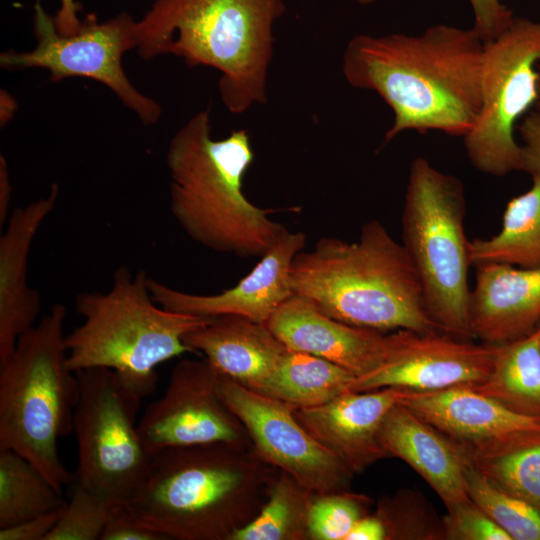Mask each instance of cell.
<instances>
[{
    "instance_id": "cell-25",
    "label": "cell",
    "mask_w": 540,
    "mask_h": 540,
    "mask_svg": "<svg viewBox=\"0 0 540 540\" xmlns=\"http://www.w3.org/2000/svg\"><path fill=\"white\" fill-rule=\"evenodd\" d=\"M355 375L324 358L288 350L262 394L295 408L325 404L347 391Z\"/></svg>"
},
{
    "instance_id": "cell-22",
    "label": "cell",
    "mask_w": 540,
    "mask_h": 540,
    "mask_svg": "<svg viewBox=\"0 0 540 540\" xmlns=\"http://www.w3.org/2000/svg\"><path fill=\"white\" fill-rule=\"evenodd\" d=\"M191 352H199L220 373L263 393L285 345L261 323L238 316H220L183 336Z\"/></svg>"
},
{
    "instance_id": "cell-30",
    "label": "cell",
    "mask_w": 540,
    "mask_h": 540,
    "mask_svg": "<svg viewBox=\"0 0 540 540\" xmlns=\"http://www.w3.org/2000/svg\"><path fill=\"white\" fill-rule=\"evenodd\" d=\"M375 514L384 524L386 540L445 539L442 518L413 490L402 489L382 497Z\"/></svg>"
},
{
    "instance_id": "cell-18",
    "label": "cell",
    "mask_w": 540,
    "mask_h": 540,
    "mask_svg": "<svg viewBox=\"0 0 540 540\" xmlns=\"http://www.w3.org/2000/svg\"><path fill=\"white\" fill-rule=\"evenodd\" d=\"M266 326L288 350L329 360L355 377L377 368L387 352V335L336 320L297 294L277 308Z\"/></svg>"
},
{
    "instance_id": "cell-10",
    "label": "cell",
    "mask_w": 540,
    "mask_h": 540,
    "mask_svg": "<svg viewBox=\"0 0 540 540\" xmlns=\"http://www.w3.org/2000/svg\"><path fill=\"white\" fill-rule=\"evenodd\" d=\"M538 62L540 22L514 16L501 34L484 42L481 106L463 137L468 159L478 171L492 176L522 171L514 128L537 102Z\"/></svg>"
},
{
    "instance_id": "cell-32",
    "label": "cell",
    "mask_w": 540,
    "mask_h": 540,
    "mask_svg": "<svg viewBox=\"0 0 540 540\" xmlns=\"http://www.w3.org/2000/svg\"><path fill=\"white\" fill-rule=\"evenodd\" d=\"M116 508L91 490L73 484L70 501L45 540H101Z\"/></svg>"
},
{
    "instance_id": "cell-31",
    "label": "cell",
    "mask_w": 540,
    "mask_h": 540,
    "mask_svg": "<svg viewBox=\"0 0 540 540\" xmlns=\"http://www.w3.org/2000/svg\"><path fill=\"white\" fill-rule=\"evenodd\" d=\"M370 499L349 489L313 495L308 514L309 540H345L368 514Z\"/></svg>"
},
{
    "instance_id": "cell-39",
    "label": "cell",
    "mask_w": 540,
    "mask_h": 540,
    "mask_svg": "<svg viewBox=\"0 0 540 540\" xmlns=\"http://www.w3.org/2000/svg\"><path fill=\"white\" fill-rule=\"evenodd\" d=\"M59 2V9L53 16L57 30L66 35L75 33L81 25L78 3L75 0H59Z\"/></svg>"
},
{
    "instance_id": "cell-24",
    "label": "cell",
    "mask_w": 540,
    "mask_h": 540,
    "mask_svg": "<svg viewBox=\"0 0 540 540\" xmlns=\"http://www.w3.org/2000/svg\"><path fill=\"white\" fill-rule=\"evenodd\" d=\"M470 388L513 412L540 419V325L499 344L489 377Z\"/></svg>"
},
{
    "instance_id": "cell-36",
    "label": "cell",
    "mask_w": 540,
    "mask_h": 540,
    "mask_svg": "<svg viewBox=\"0 0 540 540\" xmlns=\"http://www.w3.org/2000/svg\"><path fill=\"white\" fill-rule=\"evenodd\" d=\"M65 506L15 525L1 528L0 540H45L56 526Z\"/></svg>"
},
{
    "instance_id": "cell-17",
    "label": "cell",
    "mask_w": 540,
    "mask_h": 540,
    "mask_svg": "<svg viewBox=\"0 0 540 540\" xmlns=\"http://www.w3.org/2000/svg\"><path fill=\"white\" fill-rule=\"evenodd\" d=\"M411 390L385 387L345 391L314 407L294 409L298 422L353 474L390 457L379 439L389 410Z\"/></svg>"
},
{
    "instance_id": "cell-5",
    "label": "cell",
    "mask_w": 540,
    "mask_h": 540,
    "mask_svg": "<svg viewBox=\"0 0 540 540\" xmlns=\"http://www.w3.org/2000/svg\"><path fill=\"white\" fill-rule=\"evenodd\" d=\"M284 11L283 0H155L136 22V50L217 69L223 104L240 114L267 101L273 25Z\"/></svg>"
},
{
    "instance_id": "cell-11",
    "label": "cell",
    "mask_w": 540,
    "mask_h": 540,
    "mask_svg": "<svg viewBox=\"0 0 540 540\" xmlns=\"http://www.w3.org/2000/svg\"><path fill=\"white\" fill-rule=\"evenodd\" d=\"M33 28L36 46L29 51L8 50L0 55L5 70L43 68L51 82L84 77L100 82L145 125L156 124L162 114L160 105L137 90L128 79L123 55L137 47L136 22L127 12L104 21L94 13L81 20L72 34H61L40 0L34 5Z\"/></svg>"
},
{
    "instance_id": "cell-28",
    "label": "cell",
    "mask_w": 540,
    "mask_h": 540,
    "mask_svg": "<svg viewBox=\"0 0 540 540\" xmlns=\"http://www.w3.org/2000/svg\"><path fill=\"white\" fill-rule=\"evenodd\" d=\"M469 498L512 540H540V514L491 483L469 460L465 469Z\"/></svg>"
},
{
    "instance_id": "cell-13",
    "label": "cell",
    "mask_w": 540,
    "mask_h": 540,
    "mask_svg": "<svg viewBox=\"0 0 540 540\" xmlns=\"http://www.w3.org/2000/svg\"><path fill=\"white\" fill-rule=\"evenodd\" d=\"M220 372L206 359H183L171 371L163 396L138 422L145 445L160 450L207 443L252 447L242 422L218 391Z\"/></svg>"
},
{
    "instance_id": "cell-29",
    "label": "cell",
    "mask_w": 540,
    "mask_h": 540,
    "mask_svg": "<svg viewBox=\"0 0 540 540\" xmlns=\"http://www.w3.org/2000/svg\"><path fill=\"white\" fill-rule=\"evenodd\" d=\"M470 462L496 487L526 502L540 514V442Z\"/></svg>"
},
{
    "instance_id": "cell-1",
    "label": "cell",
    "mask_w": 540,
    "mask_h": 540,
    "mask_svg": "<svg viewBox=\"0 0 540 540\" xmlns=\"http://www.w3.org/2000/svg\"><path fill=\"white\" fill-rule=\"evenodd\" d=\"M484 41L447 24L420 34L354 36L343 54L348 83L375 91L392 109L384 144L404 131L464 137L481 106Z\"/></svg>"
},
{
    "instance_id": "cell-20",
    "label": "cell",
    "mask_w": 540,
    "mask_h": 540,
    "mask_svg": "<svg viewBox=\"0 0 540 540\" xmlns=\"http://www.w3.org/2000/svg\"><path fill=\"white\" fill-rule=\"evenodd\" d=\"M476 269L468 306L471 337L501 344L540 325V268L485 264Z\"/></svg>"
},
{
    "instance_id": "cell-19",
    "label": "cell",
    "mask_w": 540,
    "mask_h": 540,
    "mask_svg": "<svg viewBox=\"0 0 540 540\" xmlns=\"http://www.w3.org/2000/svg\"><path fill=\"white\" fill-rule=\"evenodd\" d=\"M59 192L54 183L46 196L15 208L0 236V363L39 315L40 295L27 281L28 259L37 232L56 207Z\"/></svg>"
},
{
    "instance_id": "cell-7",
    "label": "cell",
    "mask_w": 540,
    "mask_h": 540,
    "mask_svg": "<svg viewBox=\"0 0 540 540\" xmlns=\"http://www.w3.org/2000/svg\"><path fill=\"white\" fill-rule=\"evenodd\" d=\"M65 318L64 305H53L0 363V449L25 457L60 493L73 474L57 442L73 432L79 396L77 375L67 365Z\"/></svg>"
},
{
    "instance_id": "cell-15",
    "label": "cell",
    "mask_w": 540,
    "mask_h": 540,
    "mask_svg": "<svg viewBox=\"0 0 540 540\" xmlns=\"http://www.w3.org/2000/svg\"><path fill=\"white\" fill-rule=\"evenodd\" d=\"M399 403L435 427L470 461L540 442V419L513 412L467 386L410 391Z\"/></svg>"
},
{
    "instance_id": "cell-23",
    "label": "cell",
    "mask_w": 540,
    "mask_h": 540,
    "mask_svg": "<svg viewBox=\"0 0 540 540\" xmlns=\"http://www.w3.org/2000/svg\"><path fill=\"white\" fill-rule=\"evenodd\" d=\"M471 265L506 264L540 268V174L526 192L506 205L497 234L470 241Z\"/></svg>"
},
{
    "instance_id": "cell-9",
    "label": "cell",
    "mask_w": 540,
    "mask_h": 540,
    "mask_svg": "<svg viewBox=\"0 0 540 540\" xmlns=\"http://www.w3.org/2000/svg\"><path fill=\"white\" fill-rule=\"evenodd\" d=\"M76 375L79 396L73 433L78 462L71 482L123 506L143 484L155 458L138 431L137 415L145 395L108 368Z\"/></svg>"
},
{
    "instance_id": "cell-16",
    "label": "cell",
    "mask_w": 540,
    "mask_h": 540,
    "mask_svg": "<svg viewBox=\"0 0 540 540\" xmlns=\"http://www.w3.org/2000/svg\"><path fill=\"white\" fill-rule=\"evenodd\" d=\"M305 245L302 232L286 233L234 287L212 295L183 292L149 277L153 300L162 308L194 316H238L265 324L294 293L290 268Z\"/></svg>"
},
{
    "instance_id": "cell-14",
    "label": "cell",
    "mask_w": 540,
    "mask_h": 540,
    "mask_svg": "<svg viewBox=\"0 0 540 540\" xmlns=\"http://www.w3.org/2000/svg\"><path fill=\"white\" fill-rule=\"evenodd\" d=\"M498 348L499 344H476L440 330H396L387 334L383 362L355 377L347 391L399 387L424 392L472 387L489 377Z\"/></svg>"
},
{
    "instance_id": "cell-41",
    "label": "cell",
    "mask_w": 540,
    "mask_h": 540,
    "mask_svg": "<svg viewBox=\"0 0 540 540\" xmlns=\"http://www.w3.org/2000/svg\"><path fill=\"white\" fill-rule=\"evenodd\" d=\"M15 110H16L15 101L6 91H1V124L2 126L5 125L13 117Z\"/></svg>"
},
{
    "instance_id": "cell-6",
    "label": "cell",
    "mask_w": 540,
    "mask_h": 540,
    "mask_svg": "<svg viewBox=\"0 0 540 540\" xmlns=\"http://www.w3.org/2000/svg\"><path fill=\"white\" fill-rule=\"evenodd\" d=\"M148 280L146 271L132 275L121 266L108 291L76 296L75 310L83 322L65 335L71 371L108 368L147 396L156 387V367L191 352L183 336L212 318L162 308L153 300Z\"/></svg>"
},
{
    "instance_id": "cell-43",
    "label": "cell",
    "mask_w": 540,
    "mask_h": 540,
    "mask_svg": "<svg viewBox=\"0 0 540 540\" xmlns=\"http://www.w3.org/2000/svg\"><path fill=\"white\" fill-rule=\"evenodd\" d=\"M375 1H376V0H357V2H358L360 5H364V6L373 4Z\"/></svg>"
},
{
    "instance_id": "cell-34",
    "label": "cell",
    "mask_w": 540,
    "mask_h": 540,
    "mask_svg": "<svg viewBox=\"0 0 540 540\" xmlns=\"http://www.w3.org/2000/svg\"><path fill=\"white\" fill-rule=\"evenodd\" d=\"M474 13V26L486 42L501 34L514 18L513 12L501 0H468Z\"/></svg>"
},
{
    "instance_id": "cell-38",
    "label": "cell",
    "mask_w": 540,
    "mask_h": 540,
    "mask_svg": "<svg viewBox=\"0 0 540 540\" xmlns=\"http://www.w3.org/2000/svg\"><path fill=\"white\" fill-rule=\"evenodd\" d=\"M345 540H386V530L376 514H366L356 522Z\"/></svg>"
},
{
    "instance_id": "cell-8",
    "label": "cell",
    "mask_w": 540,
    "mask_h": 540,
    "mask_svg": "<svg viewBox=\"0 0 540 540\" xmlns=\"http://www.w3.org/2000/svg\"><path fill=\"white\" fill-rule=\"evenodd\" d=\"M463 182L413 159L402 212V245L419 276L425 305L441 331L471 338L468 320L470 240Z\"/></svg>"
},
{
    "instance_id": "cell-21",
    "label": "cell",
    "mask_w": 540,
    "mask_h": 540,
    "mask_svg": "<svg viewBox=\"0 0 540 540\" xmlns=\"http://www.w3.org/2000/svg\"><path fill=\"white\" fill-rule=\"evenodd\" d=\"M379 439L389 456L411 466L447 509L470 499L465 481L467 457L435 427L401 403L386 414Z\"/></svg>"
},
{
    "instance_id": "cell-27",
    "label": "cell",
    "mask_w": 540,
    "mask_h": 540,
    "mask_svg": "<svg viewBox=\"0 0 540 540\" xmlns=\"http://www.w3.org/2000/svg\"><path fill=\"white\" fill-rule=\"evenodd\" d=\"M314 494L279 470L258 515L230 540H309L308 514Z\"/></svg>"
},
{
    "instance_id": "cell-4",
    "label": "cell",
    "mask_w": 540,
    "mask_h": 540,
    "mask_svg": "<svg viewBox=\"0 0 540 540\" xmlns=\"http://www.w3.org/2000/svg\"><path fill=\"white\" fill-rule=\"evenodd\" d=\"M294 294L326 315L376 331L441 329L429 315L422 285L402 244L376 219L356 242L322 237L290 268Z\"/></svg>"
},
{
    "instance_id": "cell-2",
    "label": "cell",
    "mask_w": 540,
    "mask_h": 540,
    "mask_svg": "<svg viewBox=\"0 0 540 540\" xmlns=\"http://www.w3.org/2000/svg\"><path fill=\"white\" fill-rule=\"evenodd\" d=\"M278 472L253 446L170 447L124 506L167 540H230L258 515Z\"/></svg>"
},
{
    "instance_id": "cell-37",
    "label": "cell",
    "mask_w": 540,
    "mask_h": 540,
    "mask_svg": "<svg viewBox=\"0 0 540 540\" xmlns=\"http://www.w3.org/2000/svg\"><path fill=\"white\" fill-rule=\"evenodd\" d=\"M522 171L540 174V111L528 114L519 126Z\"/></svg>"
},
{
    "instance_id": "cell-35",
    "label": "cell",
    "mask_w": 540,
    "mask_h": 540,
    "mask_svg": "<svg viewBox=\"0 0 540 540\" xmlns=\"http://www.w3.org/2000/svg\"><path fill=\"white\" fill-rule=\"evenodd\" d=\"M101 540H167L140 522L123 505L115 509Z\"/></svg>"
},
{
    "instance_id": "cell-12",
    "label": "cell",
    "mask_w": 540,
    "mask_h": 540,
    "mask_svg": "<svg viewBox=\"0 0 540 540\" xmlns=\"http://www.w3.org/2000/svg\"><path fill=\"white\" fill-rule=\"evenodd\" d=\"M218 391L266 463L313 493L349 489L354 474L298 422L294 406L246 388L222 373Z\"/></svg>"
},
{
    "instance_id": "cell-42",
    "label": "cell",
    "mask_w": 540,
    "mask_h": 540,
    "mask_svg": "<svg viewBox=\"0 0 540 540\" xmlns=\"http://www.w3.org/2000/svg\"><path fill=\"white\" fill-rule=\"evenodd\" d=\"M539 77H538V98L536 102L537 110L540 111V70L538 71Z\"/></svg>"
},
{
    "instance_id": "cell-33",
    "label": "cell",
    "mask_w": 540,
    "mask_h": 540,
    "mask_svg": "<svg viewBox=\"0 0 540 540\" xmlns=\"http://www.w3.org/2000/svg\"><path fill=\"white\" fill-rule=\"evenodd\" d=\"M447 510L442 517L447 540H512L471 499Z\"/></svg>"
},
{
    "instance_id": "cell-26",
    "label": "cell",
    "mask_w": 540,
    "mask_h": 540,
    "mask_svg": "<svg viewBox=\"0 0 540 540\" xmlns=\"http://www.w3.org/2000/svg\"><path fill=\"white\" fill-rule=\"evenodd\" d=\"M66 504L62 493L29 460L0 449V529Z\"/></svg>"
},
{
    "instance_id": "cell-3",
    "label": "cell",
    "mask_w": 540,
    "mask_h": 540,
    "mask_svg": "<svg viewBox=\"0 0 540 540\" xmlns=\"http://www.w3.org/2000/svg\"><path fill=\"white\" fill-rule=\"evenodd\" d=\"M254 160L247 130L211 137L209 109L193 115L171 138V215L193 241L219 253L261 258L289 230L269 218L271 210L251 203L242 190Z\"/></svg>"
},
{
    "instance_id": "cell-40",
    "label": "cell",
    "mask_w": 540,
    "mask_h": 540,
    "mask_svg": "<svg viewBox=\"0 0 540 540\" xmlns=\"http://www.w3.org/2000/svg\"><path fill=\"white\" fill-rule=\"evenodd\" d=\"M12 184L8 172L7 162L3 155L0 157V225H5L10 214L9 208L12 198Z\"/></svg>"
}]
</instances>
